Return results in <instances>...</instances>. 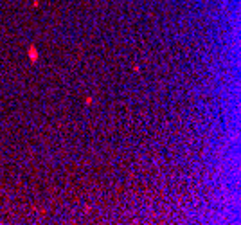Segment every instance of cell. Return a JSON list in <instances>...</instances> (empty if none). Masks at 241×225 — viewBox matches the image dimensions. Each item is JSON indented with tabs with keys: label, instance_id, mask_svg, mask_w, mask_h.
Segmentation results:
<instances>
[{
	"label": "cell",
	"instance_id": "1",
	"mask_svg": "<svg viewBox=\"0 0 241 225\" xmlns=\"http://www.w3.org/2000/svg\"><path fill=\"white\" fill-rule=\"evenodd\" d=\"M29 56H31V60H32V61H36V60H38V52L34 50V47H31V49H29Z\"/></svg>",
	"mask_w": 241,
	"mask_h": 225
}]
</instances>
